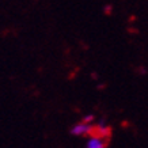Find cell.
<instances>
[{"label":"cell","instance_id":"obj_3","mask_svg":"<svg viewBox=\"0 0 148 148\" xmlns=\"http://www.w3.org/2000/svg\"><path fill=\"white\" fill-rule=\"evenodd\" d=\"M92 133L101 136V137H103V139H108L109 136L112 135V128H110L108 124H105L103 121H101L98 125L94 126V132H92Z\"/></svg>","mask_w":148,"mask_h":148},{"label":"cell","instance_id":"obj_2","mask_svg":"<svg viewBox=\"0 0 148 148\" xmlns=\"http://www.w3.org/2000/svg\"><path fill=\"white\" fill-rule=\"evenodd\" d=\"M108 147V141L106 139H103L101 136L91 133L88 136V139L86 141V148H106Z\"/></svg>","mask_w":148,"mask_h":148},{"label":"cell","instance_id":"obj_4","mask_svg":"<svg viewBox=\"0 0 148 148\" xmlns=\"http://www.w3.org/2000/svg\"><path fill=\"white\" fill-rule=\"evenodd\" d=\"M92 120H94V116H92V114H88V116H86L84 118H83V121L88 122V124H91V122H92Z\"/></svg>","mask_w":148,"mask_h":148},{"label":"cell","instance_id":"obj_1","mask_svg":"<svg viewBox=\"0 0 148 148\" xmlns=\"http://www.w3.org/2000/svg\"><path fill=\"white\" fill-rule=\"evenodd\" d=\"M92 132H94V125H92V124H88V122H84V121L77 122V124H75V125L71 128V135L76 136V137L90 136Z\"/></svg>","mask_w":148,"mask_h":148}]
</instances>
